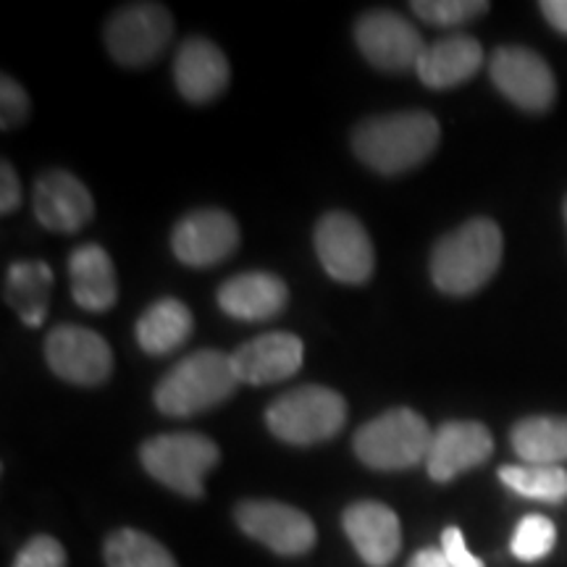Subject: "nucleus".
Instances as JSON below:
<instances>
[{"mask_svg": "<svg viewBox=\"0 0 567 567\" xmlns=\"http://www.w3.org/2000/svg\"><path fill=\"white\" fill-rule=\"evenodd\" d=\"M442 140V130L431 113L402 111L365 118L354 126L352 151L373 172L384 176L405 174L429 161Z\"/></svg>", "mask_w": 567, "mask_h": 567, "instance_id": "f257e3e1", "label": "nucleus"}, {"mask_svg": "<svg viewBox=\"0 0 567 567\" xmlns=\"http://www.w3.org/2000/svg\"><path fill=\"white\" fill-rule=\"evenodd\" d=\"M502 264V229L492 218H471L444 234L431 252V279L444 295L478 292Z\"/></svg>", "mask_w": 567, "mask_h": 567, "instance_id": "f03ea898", "label": "nucleus"}, {"mask_svg": "<svg viewBox=\"0 0 567 567\" xmlns=\"http://www.w3.org/2000/svg\"><path fill=\"white\" fill-rule=\"evenodd\" d=\"M239 379L231 365V354L200 350L187 354L155 386L153 400L163 415L189 417L221 405L237 392Z\"/></svg>", "mask_w": 567, "mask_h": 567, "instance_id": "7ed1b4c3", "label": "nucleus"}, {"mask_svg": "<svg viewBox=\"0 0 567 567\" xmlns=\"http://www.w3.org/2000/svg\"><path fill=\"white\" fill-rule=\"evenodd\" d=\"M431 436L425 417L410 408H394L368 421L354 434V455L373 471H405L425 463Z\"/></svg>", "mask_w": 567, "mask_h": 567, "instance_id": "20e7f679", "label": "nucleus"}, {"mask_svg": "<svg viewBox=\"0 0 567 567\" xmlns=\"http://www.w3.org/2000/svg\"><path fill=\"white\" fill-rule=\"evenodd\" d=\"M347 421L344 396L329 386H297L271 402L266 423L276 439L308 446L334 439Z\"/></svg>", "mask_w": 567, "mask_h": 567, "instance_id": "39448f33", "label": "nucleus"}, {"mask_svg": "<svg viewBox=\"0 0 567 567\" xmlns=\"http://www.w3.org/2000/svg\"><path fill=\"white\" fill-rule=\"evenodd\" d=\"M142 467L172 492L200 499L203 481L221 460L216 442L203 434H163L153 436L140 450Z\"/></svg>", "mask_w": 567, "mask_h": 567, "instance_id": "423d86ee", "label": "nucleus"}, {"mask_svg": "<svg viewBox=\"0 0 567 567\" xmlns=\"http://www.w3.org/2000/svg\"><path fill=\"white\" fill-rule=\"evenodd\" d=\"M174 38V19L158 3H132L118 9L105 27V45L124 66H145L166 51Z\"/></svg>", "mask_w": 567, "mask_h": 567, "instance_id": "0eeeda50", "label": "nucleus"}, {"mask_svg": "<svg viewBox=\"0 0 567 567\" xmlns=\"http://www.w3.org/2000/svg\"><path fill=\"white\" fill-rule=\"evenodd\" d=\"M316 252L323 271L342 284H363L371 279L375 255L365 226L350 213L334 210L316 226Z\"/></svg>", "mask_w": 567, "mask_h": 567, "instance_id": "6e6552de", "label": "nucleus"}, {"mask_svg": "<svg viewBox=\"0 0 567 567\" xmlns=\"http://www.w3.org/2000/svg\"><path fill=\"white\" fill-rule=\"evenodd\" d=\"M234 520L247 536L276 555L297 557L316 547L318 530L302 509L271 499H247L234 509Z\"/></svg>", "mask_w": 567, "mask_h": 567, "instance_id": "1a4fd4ad", "label": "nucleus"}, {"mask_svg": "<svg viewBox=\"0 0 567 567\" xmlns=\"http://www.w3.org/2000/svg\"><path fill=\"white\" fill-rule=\"evenodd\" d=\"M488 76L494 87L523 111L544 113L557 97V82L549 63L528 48L507 45L494 51L488 61Z\"/></svg>", "mask_w": 567, "mask_h": 567, "instance_id": "9d476101", "label": "nucleus"}, {"mask_svg": "<svg viewBox=\"0 0 567 567\" xmlns=\"http://www.w3.org/2000/svg\"><path fill=\"white\" fill-rule=\"evenodd\" d=\"M45 360L59 379L80 386L103 384L113 371L109 342L95 331L74 323L55 326L45 337Z\"/></svg>", "mask_w": 567, "mask_h": 567, "instance_id": "9b49d317", "label": "nucleus"}, {"mask_svg": "<svg viewBox=\"0 0 567 567\" xmlns=\"http://www.w3.org/2000/svg\"><path fill=\"white\" fill-rule=\"evenodd\" d=\"M360 53L381 71H408L421 61L425 45L421 32L394 11H368L354 24Z\"/></svg>", "mask_w": 567, "mask_h": 567, "instance_id": "f8f14e48", "label": "nucleus"}, {"mask_svg": "<svg viewBox=\"0 0 567 567\" xmlns=\"http://www.w3.org/2000/svg\"><path fill=\"white\" fill-rule=\"evenodd\" d=\"M239 247V226L226 210L200 208L179 218L172 231V250L184 266L221 264Z\"/></svg>", "mask_w": 567, "mask_h": 567, "instance_id": "ddd939ff", "label": "nucleus"}, {"mask_svg": "<svg viewBox=\"0 0 567 567\" xmlns=\"http://www.w3.org/2000/svg\"><path fill=\"white\" fill-rule=\"evenodd\" d=\"M494 452V439L478 421H450L439 425L431 436L425 471L436 484L457 478L471 467L484 465Z\"/></svg>", "mask_w": 567, "mask_h": 567, "instance_id": "4468645a", "label": "nucleus"}, {"mask_svg": "<svg viewBox=\"0 0 567 567\" xmlns=\"http://www.w3.org/2000/svg\"><path fill=\"white\" fill-rule=\"evenodd\" d=\"M32 208L48 231L59 234L80 231L95 216V200L90 189L74 174L61 172V168L40 176L34 184Z\"/></svg>", "mask_w": 567, "mask_h": 567, "instance_id": "2eb2a0df", "label": "nucleus"}, {"mask_svg": "<svg viewBox=\"0 0 567 567\" xmlns=\"http://www.w3.org/2000/svg\"><path fill=\"white\" fill-rule=\"evenodd\" d=\"M342 528L368 567H386L402 549V526L392 507L363 499L344 509Z\"/></svg>", "mask_w": 567, "mask_h": 567, "instance_id": "dca6fc26", "label": "nucleus"}, {"mask_svg": "<svg viewBox=\"0 0 567 567\" xmlns=\"http://www.w3.org/2000/svg\"><path fill=\"white\" fill-rule=\"evenodd\" d=\"M305 358V347L300 337L287 331H268L239 344L231 352V365L237 371L239 384H276L300 371Z\"/></svg>", "mask_w": 567, "mask_h": 567, "instance_id": "f3484780", "label": "nucleus"}, {"mask_svg": "<svg viewBox=\"0 0 567 567\" xmlns=\"http://www.w3.org/2000/svg\"><path fill=\"white\" fill-rule=\"evenodd\" d=\"M229 61L221 48L205 38L184 40L174 59L176 90L189 103H208L221 95L229 84Z\"/></svg>", "mask_w": 567, "mask_h": 567, "instance_id": "a211bd4d", "label": "nucleus"}, {"mask_svg": "<svg viewBox=\"0 0 567 567\" xmlns=\"http://www.w3.org/2000/svg\"><path fill=\"white\" fill-rule=\"evenodd\" d=\"M287 284L266 271L231 276L218 289V305L237 321H271L287 308Z\"/></svg>", "mask_w": 567, "mask_h": 567, "instance_id": "6ab92c4d", "label": "nucleus"}, {"mask_svg": "<svg viewBox=\"0 0 567 567\" xmlns=\"http://www.w3.org/2000/svg\"><path fill=\"white\" fill-rule=\"evenodd\" d=\"M481 66H484L481 42L471 34H450L425 48L415 74L425 87L450 90L473 80Z\"/></svg>", "mask_w": 567, "mask_h": 567, "instance_id": "aec40b11", "label": "nucleus"}, {"mask_svg": "<svg viewBox=\"0 0 567 567\" xmlns=\"http://www.w3.org/2000/svg\"><path fill=\"white\" fill-rule=\"evenodd\" d=\"M69 279L71 297L87 313H105L116 305V271L101 245H80L69 255Z\"/></svg>", "mask_w": 567, "mask_h": 567, "instance_id": "412c9836", "label": "nucleus"}, {"mask_svg": "<svg viewBox=\"0 0 567 567\" xmlns=\"http://www.w3.org/2000/svg\"><path fill=\"white\" fill-rule=\"evenodd\" d=\"M53 292V271L45 260H17L6 271L3 297L30 329H38L48 316Z\"/></svg>", "mask_w": 567, "mask_h": 567, "instance_id": "4be33fe9", "label": "nucleus"}, {"mask_svg": "<svg viewBox=\"0 0 567 567\" xmlns=\"http://www.w3.org/2000/svg\"><path fill=\"white\" fill-rule=\"evenodd\" d=\"M509 444H513L517 457L528 465H563L567 463V417H523L509 431Z\"/></svg>", "mask_w": 567, "mask_h": 567, "instance_id": "5701e85b", "label": "nucleus"}, {"mask_svg": "<svg viewBox=\"0 0 567 567\" xmlns=\"http://www.w3.org/2000/svg\"><path fill=\"white\" fill-rule=\"evenodd\" d=\"M193 329L195 318L189 313L187 305L174 300V297H166V300L153 302L140 316L134 334H137L140 347L147 354H168L187 342Z\"/></svg>", "mask_w": 567, "mask_h": 567, "instance_id": "b1692460", "label": "nucleus"}, {"mask_svg": "<svg viewBox=\"0 0 567 567\" xmlns=\"http://www.w3.org/2000/svg\"><path fill=\"white\" fill-rule=\"evenodd\" d=\"M499 481L509 492L544 505L567 502V471L563 465H502Z\"/></svg>", "mask_w": 567, "mask_h": 567, "instance_id": "393cba45", "label": "nucleus"}, {"mask_svg": "<svg viewBox=\"0 0 567 567\" xmlns=\"http://www.w3.org/2000/svg\"><path fill=\"white\" fill-rule=\"evenodd\" d=\"M105 565L109 567H176L172 551L153 536L134 528H122L105 542Z\"/></svg>", "mask_w": 567, "mask_h": 567, "instance_id": "a878e982", "label": "nucleus"}, {"mask_svg": "<svg viewBox=\"0 0 567 567\" xmlns=\"http://www.w3.org/2000/svg\"><path fill=\"white\" fill-rule=\"evenodd\" d=\"M557 528L547 515H526L517 523L509 551L523 563H538L555 549Z\"/></svg>", "mask_w": 567, "mask_h": 567, "instance_id": "bb28decb", "label": "nucleus"}, {"mask_svg": "<svg viewBox=\"0 0 567 567\" xmlns=\"http://www.w3.org/2000/svg\"><path fill=\"white\" fill-rule=\"evenodd\" d=\"M410 9L434 27H460L492 9L486 0H415Z\"/></svg>", "mask_w": 567, "mask_h": 567, "instance_id": "cd10ccee", "label": "nucleus"}, {"mask_svg": "<svg viewBox=\"0 0 567 567\" xmlns=\"http://www.w3.org/2000/svg\"><path fill=\"white\" fill-rule=\"evenodd\" d=\"M30 116V95L9 74L0 80V126L6 132L17 130Z\"/></svg>", "mask_w": 567, "mask_h": 567, "instance_id": "c85d7f7f", "label": "nucleus"}, {"mask_svg": "<svg viewBox=\"0 0 567 567\" xmlns=\"http://www.w3.org/2000/svg\"><path fill=\"white\" fill-rule=\"evenodd\" d=\"M13 567H66V549L53 536H34L19 551Z\"/></svg>", "mask_w": 567, "mask_h": 567, "instance_id": "c756f323", "label": "nucleus"}, {"mask_svg": "<svg viewBox=\"0 0 567 567\" xmlns=\"http://www.w3.org/2000/svg\"><path fill=\"white\" fill-rule=\"evenodd\" d=\"M442 551H444V557L450 559L452 567H486L484 559L476 557L471 549H467L463 530H460L457 526L444 528Z\"/></svg>", "mask_w": 567, "mask_h": 567, "instance_id": "7c9ffc66", "label": "nucleus"}, {"mask_svg": "<svg viewBox=\"0 0 567 567\" xmlns=\"http://www.w3.org/2000/svg\"><path fill=\"white\" fill-rule=\"evenodd\" d=\"M21 205V182L9 161L0 163V213L9 216Z\"/></svg>", "mask_w": 567, "mask_h": 567, "instance_id": "2f4dec72", "label": "nucleus"}, {"mask_svg": "<svg viewBox=\"0 0 567 567\" xmlns=\"http://www.w3.org/2000/svg\"><path fill=\"white\" fill-rule=\"evenodd\" d=\"M538 9H542L544 19H547L559 34L567 38V0H542Z\"/></svg>", "mask_w": 567, "mask_h": 567, "instance_id": "473e14b6", "label": "nucleus"}, {"mask_svg": "<svg viewBox=\"0 0 567 567\" xmlns=\"http://www.w3.org/2000/svg\"><path fill=\"white\" fill-rule=\"evenodd\" d=\"M408 567H452L450 559L444 557L442 549H421L410 559Z\"/></svg>", "mask_w": 567, "mask_h": 567, "instance_id": "72a5a7b5", "label": "nucleus"}, {"mask_svg": "<svg viewBox=\"0 0 567 567\" xmlns=\"http://www.w3.org/2000/svg\"><path fill=\"white\" fill-rule=\"evenodd\" d=\"M563 213H565V224H567V197H565V205H563Z\"/></svg>", "mask_w": 567, "mask_h": 567, "instance_id": "f704fd0d", "label": "nucleus"}]
</instances>
